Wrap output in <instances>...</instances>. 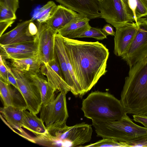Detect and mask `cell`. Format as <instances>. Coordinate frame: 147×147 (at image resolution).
I'll use <instances>...</instances> for the list:
<instances>
[{
	"mask_svg": "<svg viewBox=\"0 0 147 147\" xmlns=\"http://www.w3.org/2000/svg\"><path fill=\"white\" fill-rule=\"evenodd\" d=\"M69 90H63L50 103L42 105L40 118L46 127L53 124L66 123L69 117L66 96Z\"/></svg>",
	"mask_w": 147,
	"mask_h": 147,
	"instance_id": "7",
	"label": "cell"
},
{
	"mask_svg": "<svg viewBox=\"0 0 147 147\" xmlns=\"http://www.w3.org/2000/svg\"><path fill=\"white\" fill-rule=\"evenodd\" d=\"M79 147H126L125 142L118 141L109 138H102V139L97 142L85 146Z\"/></svg>",
	"mask_w": 147,
	"mask_h": 147,
	"instance_id": "25",
	"label": "cell"
},
{
	"mask_svg": "<svg viewBox=\"0 0 147 147\" xmlns=\"http://www.w3.org/2000/svg\"><path fill=\"white\" fill-rule=\"evenodd\" d=\"M34 21H32L30 23L29 26V30L30 33L34 35L37 34L38 32L37 26L35 24Z\"/></svg>",
	"mask_w": 147,
	"mask_h": 147,
	"instance_id": "38",
	"label": "cell"
},
{
	"mask_svg": "<svg viewBox=\"0 0 147 147\" xmlns=\"http://www.w3.org/2000/svg\"><path fill=\"white\" fill-rule=\"evenodd\" d=\"M147 10V0H140Z\"/></svg>",
	"mask_w": 147,
	"mask_h": 147,
	"instance_id": "39",
	"label": "cell"
},
{
	"mask_svg": "<svg viewBox=\"0 0 147 147\" xmlns=\"http://www.w3.org/2000/svg\"><path fill=\"white\" fill-rule=\"evenodd\" d=\"M0 78L4 82L8 83L7 69L5 63V60L0 57Z\"/></svg>",
	"mask_w": 147,
	"mask_h": 147,
	"instance_id": "33",
	"label": "cell"
},
{
	"mask_svg": "<svg viewBox=\"0 0 147 147\" xmlns=\"http://www.w3.org/2000/svg\"><path fill=\"white\" fill-rule=\"evenodd\" d=\"M133 120L142 124L147 128V116L144 115H133Z\"/></svg>",
	"mask_w": 147,
	"mask_h": 147,
	"instance_id": "35",
	"label": "cell"
},
{
	"mask_svg": "<svg viewBox=\"0 0 147 147\" xmlns=\"http://www.w3.org/2000/svg\"><path fill=\"white\" fill-rule=\"evenodd\" d=\"M138 29L131 43L122 56L129 68L147 57V18L137 20Z\"/></svg>",
	"mask_w": 147,
	"mask_h": 147,
	"instance_id": "6",
	"label": "cell"
},
{
	"mask_svg": "<svg viewBox=\"0 0 147 147\" xmlns=\"http://www.w3.org/2000/svg\"><path fill=\"white\" fill-rule=\"evenodd\" d=\"M37 23V54L42 64L48 63L54 59L56 56L55 36L57 33L46 23Z\"/></svg>",
	"mask_w": 147,
	"mask_h": 147,
	"instance_id": "10",
	"label": "cell"
},
{
	"mask_svg": "<svg viewBox=\"0 0 147 147\" xmlns=\"http://www.w3.org/2000/svg\"><path fill=\"white\" fill-rule=\"evenodd\" d=\"M27 76L37 86L40 93L42 105H45L52 102L55 98L56 90L45 80L37 74Z\"/></svg>",
	"mask_w": 147,
	"mask_h": 147,
	"instance_id": "21",
	"label": "cell"
},
{
	"mask_svg": "<svg viewBox=\"0 0 147 147\" xmlns=\"http://www.w3.org/2000/svg\"><path fill=\"white\" fill-rule=\"evenodd\" d=\"M57 7L55 3L50 1L39 9L37 13L33 17L37 23H46L53 16Z\"/></svg>",
	"mask_w": 147,
	"mask_h": 147,
	"instance_id": "23",
	"label": "cell"
},
{
	"mask_svg": "<svg viewBox=\"0 0 147 147\" xmlns=\"http://www.w3.org/2000/svg\"><path fill=\"white\" fill-rule=\"evenodd\" d=\"M64 44L62 37L58 33L55 36V53L65 81L69 86L72 93L74 89V83L69 71L62 50Z\"/></svg>",
	"mask_w": 147,
	"mask_h": 147,
	"instance_id": "19",
	"label": "cell"
},
{
	"mask_svg": "<svg viewBox=\"0 0 147 147\" xmlns=\"http://www.w3.org/2000/svg\"><path fill=\"white\" fill-rule=\"evenodd\" d=\"M100 18L114 27L127 23L135 22L127 13L121 0L98 1Z\"/></svg>",
	"mask_w": 147,
	"mask_h": 147,
	"instance_id": "9",
	"label": "cell"
},
{
	"mask_svg": "<svg viewBox=\"0 0 147 147\" xmlns=\"http://www.w3.org/2000/svg\"><path fill=\"white\" fill-rule=\"evenodd\" d=\"M62 37L83 96L107 72L109 50L98 41L85 42Z\"/></svg>",
	"mask_w": 147,
	"mask_h": 147,
	"instance_id": "1",
	"label": "cell"
},
{
	"mask_svg": "<svg viewBox=\"0 0 147 147\" xmlns=\"http://www.w3.org/2000/svg\"><path fill=\"white\" fill-rule=\"evenodd\" d=\"M31 19L19 23L10 31L0 36V45H7L34 41L36 40L37 34L34 35L29 32V26L32 21Z\"/></svg>",
	"mask_w": 147,
	"mask_h": 147,
	"instance_id": "12",
	"label": "cell"
},
{
	"mask_svg": "<svg viewBox=\"0 0 147 147\" xmlns=\"http://www.w3.org/2000/svg\"><path fill=\"white\" fill-rule=\"evenodd\" d=\"M84 37L92 38L98 40H102L107 38V36L103 33L101 29L91 26L80 35L78 38Z\"/></svg>",
	"mask_w": 147,
	"mask_h": 147,
	"instance_id": "26",
	"label": "cell"
},
{
	"mask_svg": "<svg viewBox=\"0 0 147 147\" xmlns=\"http://www.w3.org/2000/svg\"><path fill=\"white\" fill-rule=\"evenodd\" d=\"M13 85L6 82L0 78V95L4 107L13 106L11 90Z\"/></svg>",
	"mask_w": 147,
	"mask_h": 147,
	"instance_id": "24",
	"label": "cell"
},
{
	"mask_svg": "<svg viewBox=\"0 0 147 147\" xmlns=\"http://www.w3.org/2000/svg\"><path fill=\"white\" fill-rule=\"evenodd\" d=\"M31 0L32 1H33V0Z\"/></svg>",
	"mask_w": 147,
	"mask_h": 147,
	"instance_id": "41",
	"label": "cell"
},
{
	"mask_svg": "<svg viewBox=\"0 0 147 147\" xmlns=\"http://www.w3.org/2000/svg\"><path fill=\"white\" fill-rule=\"evenodd\" d=\"M126 147H147V134L129 142H125Z\"/></svg>",
	"mask_w": 147,
	"mask_h": 147,
	"instance_id": "29",
	"label": "cell"
},
{
	"mask_svg": "<svg viewBox=\"0 0 147 147\" xmlns=\"http://www.w3.org/2000/svg\"><path fill=\"white\" fill-rule=\"evenodd\" d=\"M136 7L135 14L136 20L147 16V10L140 0H136Z\"/></svg>",
	"mask_w": 147,
	"mask_h": 147,
	"instance_id": "30",
	"label": "cell"
},
{
	"mask_svg": "<svg viewBox=\"0 0 147 147\" xmlns=\"http://www.w3.org/2000/svg\"><path fill=\"white\" fill-rule=\"evenodd\" d=\"M97 0V1H101V0Z\"/></svg>",
	"mask_w": 147,
	"mask_h": 147,
	"instance_id": "40",
	"label": "cell"
},
{
	"mask_svg": "<svg viewBox=\"0 0 147 147\" xmlns=\"http://www.w3.org/2000/svg\"><path fill=\"white\" fill-rule=\"evenodd\" d=\"M125 8L127 13L131 17L133 18L134 19V14L131 11L130 5V0H121ZM135 20V19H134Z\"/></svg>",
	"mask_w": 147,
	"mask_h": 147,
	"instance_id": "37",
	"label": "cell"
},
{
	"mask_svg": "<svg viewBox=\"0 0 147 147\" xmlns=\"http://www.w3.org/2000/svg\"><path fill=\"white\" fill-rule=\"evenodd\" d=\"M114 53L117 56L121 57L126 52L138 29L136 22H127L115 28Z\"/></svg>",
	"mask_w": 147,
	"mask_h": 147,
	"instance_id": "11",
	"label": "cell"
},
{
	"mask_svg": "<svg viewBox=\"0 0 147 147\" xmlns=\"http://www.w3.org/2000/svg\"><path fill=\"white\" fill-rule=\"evenodd\" d=\"M84 116L92 120H119L126 113L120 100L108 92H92L82 103Z\"/></svg>",
	"mask_w": 147,
	"mask_h": 147,
	"instance_id": "3",
	"label": "cell"
},
{
	"mask_svg": "<svg viewBox=\"0 0 147 147\" xmlns=\"http://www.w3.org/2000/svg\"><path fill=\"white\" fill-rule=\"evenodd\" d=\"M92 121L97 136L102 138L129 142L147 134V128L136 124L126 113L119 120Z\"/></svg>",
	"mask_w": 147,
	"mask_h": 147,
	"instance_id": "4",
	"label": "cell"
},
{
	"mask_svg": "<svg viewBox=\"0 0 147 147\" xmlns=\"http://www.w3.org/2000/svg\"><path fill=\"white\" fill-rule=\"evenodd\" d=\"M22 127L33 133L36 136L45 135L47 133V127L43 121L36 115L23 111Z\"/></svg>",
	"mask_w": 147,
	"mask_h": 147,
	"instance_id": "20",
	"label": "cell"
},
{
	"mask_svg": "<svg viewBox=\"0 0 147 147\" xmlns=\"http://www.w3.org/2000/svg\"><path fill=\"white\" fill-rule=\"evenodd\" d=\"M0 57L5 59H20L31 57L37 54L20 49L0 45Z\"/></svg>",
	"mask_w": 147,
	"mask_h": 147,
	"instance_id": "22",
	"label": "cell"
},
{
	"mask_svg": "<svg viewBox=\"0 0 147 147\" xmlns=\"http://www.w3.org/2000/svg\"><path fill=\"white\" fill-rule=\"evenodd\" d=\"M5 46L7 47L20 49L37 54L38 44L37 36L36 40L34 41L5 45Z\"/></svg>",
	"mask_w": 147,
	"mask_h": 147,
	"instance_id": "27",
	"label": "cell"
},
{
	"mask_svg": "<svg viewBox=\"0 0 147 147\" xmlns=\"http://www.w3.org/2000/svg\"><path fill=\"white\" fill-rule=\"evenodd\" d=\"M40 71L46 76L48 82L56 90L60 92L66 90L70 91L66 82L56 55L55 58L48 63L42 64Z\"/></svg>",
	"mask_w": 147,
	"mask_h": 147,
	"instance_id": "13",
	"label": "cell"
},
{
	"mask_svg": "<svg viewBox=\"0 0 147 147\" xmlns=\"http://www.w3.org/2000/svg\"><path fill=\"white\" fill-rule=\"evenodd\" d=\"M15 20H8L0 21V36L9 26L15 22Z\"/></svg>",
	"mask_w": 147,
	"mask_h": 147,
	"instance_id": "34",
	"label": "cell"
},
{
	"mask_svg": "<svg viewBox=\"0 0 147 147\" xmlns=\"http://www.w3.org/2000/svg\"><path fill=\"white\" fill-rule=\"evenodd\" d=\"M101 30L103 33L107 36H115V32L114 31L113 27L110 24L105 25Z\"/></svg>",
	"mask_w": 147,
	"mask_h": 147,
	"instance_id": "36",
	"label": "cell"
},
{
	"mask_svg": "<svg viewBox=\"0 0 147 147\" xmlns=\"http://www.w3.org/2000/svg\"><path fill=\"white\" fill-rule=\"evenodd\" d=\"M78 13L63 6L59 5L53 16L46 23L57 33L59 30L70 23Z\"/></svg>",
	"mask_w": 147,
	"mask_h": 147,
	"instance_id": "15",
	"label": "cell"
},
{
	"mask_svg": "<svg viewBox=\"0 0 147 147\" xmlns=\"http://www.w3.org/2000/svg\"><path fill=\"white\" fill-rule=\"evenodd\" d=\"M16 18V13L0 2V21Z\"/></svg>",
	"mask_w": 147,
	"mask_h": 147,
	"instance_id": "28",
	"label": "cell"
},
{
	"mask_svg": "<svg viewBox=\"0 0 147 147\" xmlns=\"http://www.w3.org/2000/svg\"><path fill=\"white\" fill-rule=\"evenodd\" d=\"M120 100L127 114L147 116V57L129 68Z\"/></svg>",
	"mask_w": 147,
	"mask_h": 147,
	"instance_id": "2",
	"label": "cell"
},
{
	"mask_svg": "<svg viewBox=\"0 0 147 147\" xmlns=\"http://www.w3.org/2000/svg\"><path fill=\"white\" fill-rule=\"evenodd\" d=\"M24 110L22 108L10 106L1 108L0 113L10 127L16 129L21 133V135L23 137L33 142V140L28 136L22 128L23 111Z\"/></svg>",
	"mask_w": 147,
	"mask_h": 147,
	"instance_id": "16",
	"label": "cell"
},
{
	"mask_svg": "<svg viewBox=\"0 0 147 147\" xmlns=\"http://www.w3.org/2000/svg\"><path fill=\"white\" fill-rule=\"evenodd\" d=\"M5 63L7 69L8 83L13 86L19 90L16 78L11 70V68L7 65L5 61Z\"/></svg>",
	"mask_w": 147,
	"mask_h": 147,
	"instance_id": "31",
	"label": "cell"
},
{
	"mask_svg": "<svg viewBox=\"0 0 147 147\" xmlns=\"http://www.w3.org/2000/svg\"><path fill=\"white\" fill-rule=\"evenodd\" d=\"M60 5L87 17L90 20L100 18L96 0H55Z\"/></svg>",
	"mask_w": 147,
	"mask_h": 147,
	"instance_id": "14",
	"label": "cell"
},
{
	"mask_svg": "<svg viewBox=\"0 0 147 147\" xmlns=\"http://www.w3.org/2000/svg\"><path fill=\"white\" fill-rule=\"evenodd\" d=\"M90 20L87 17L78 13L70 23L59 30L57 33L62 37L69 39L78 38L91 27L89 24Z\"/></svg>",
	"mask_w": 147,
	"mask_h": 147,
	"instance_id": "17",
	"label": "cell"
},
{
	"mask_svg": "<svg viewBox=\"0 0 147 147\" xmlns=\"http://www.w3.org/2000/svg\"><path fill=\"white\" fill-rule=\"evenodd\" d=\"M11 60L13 67L25 75H35L40 71L42 64L38 54L26 58Z\"/></svg>",
	"mask_w": 147,
	"mask_h": 147,
	"instance_id": "18",
	"label": "cell"
},
{
	"mask_svg": "<svg viewBox=\"0 0 147 147\" xmlns=\"http://www.w3.org/2000/svg\"><path fill=\"white\" fill-rule=\"evenodd\" d=\"M47 129V136L62 147L79 146L89 142L93 132L92 125L84 122L71 126L66 123L54 124Z\"/></svg>",
	"mask_w": 147,
	"mask_h": 147,
	"instance_id": "5",
	"label": "cell"
},
{
	"mask_svg": "<svg viewBox=\"0 0 147 147\" xmlns=\"http://www.w3.org/2000/svg\"><path fill=\"white\" fill-rule=\"evenodd\" d=\"M0 2L15 13L19 7V0H0Z\"/></svg>",
	"mask_w": 147,
	"mask_h": 147,
	"instance_id": "32",
	"label": "cell"
},
{
	"mask_svg": "<svg viewBox=\"0 0 147 147\" xmlns=\"http://www.w3.org/2000/svg\"><path fill=\"white\" fill-rule=\"evenodd\" d=\"M11 70L16 78L20 91L25 101L27 109L30 112L37 115L42 106L40 93L37 86L23 72L14 68Z\"/></svg>",
	"mask_w": 147,
	"mask_h": 147,
	"instance_id": "8",
	"label": "cell"
}]
</instances>
